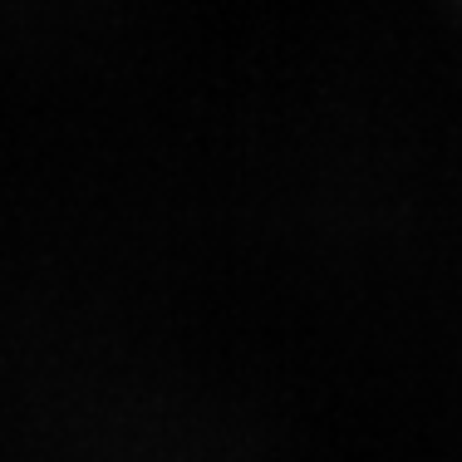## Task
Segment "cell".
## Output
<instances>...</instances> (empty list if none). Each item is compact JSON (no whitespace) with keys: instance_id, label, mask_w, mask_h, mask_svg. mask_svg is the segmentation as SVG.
<instances>
[]
</instances>
